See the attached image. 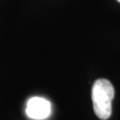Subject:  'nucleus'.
Wrapping results in <instances>:
<instances>
[{
    "label": "nucleus",
    "instance_id": "obj_2",
    "mask_svg": "<svg viewBox=\"0 0 120 120\" xmlns=\"http://www.w3.org/2000/svg\"><path fill=\"white\" fill-rule=\"evenodd\" d=\"M51 111L50 102L41 97H32L27 102L26 113L28 117L36 120H41L49 116Z\"/></svg>",
    "mask_w": 120,
    "mask_h": 120
},
{
    "label": "nucleus",
    "instance_id": "obj_3",
    "mask_svg": "<svg viewBox=\"0 0 120 120\" xmlns=\"http://www.w3.org/2000/svg\"><path fill=\"white\" fill-rule=\"evenodd\" d=\"M117 1H118V2H119V3H120V0H117Z\"/></svg>",
    "mask_w": 120,
    "mask_h": 120
},
{
    "label": "nucleus",
    "instance_id": "obj_1",
    "mask_svg": "<svg viewBox=\"0 0 120 120\" xmlns=\"http://www.w3.org/2000/svg\"><path fill=\"white\" fill-rule=\"evenodd\" d=\"M114 98V88L107 79H97L92 86L93 109L98 118L106 120L112 113V100Z\"/></svg>",
    "mask_w": 120,
    "mask_h": 120
}]
</instances>
